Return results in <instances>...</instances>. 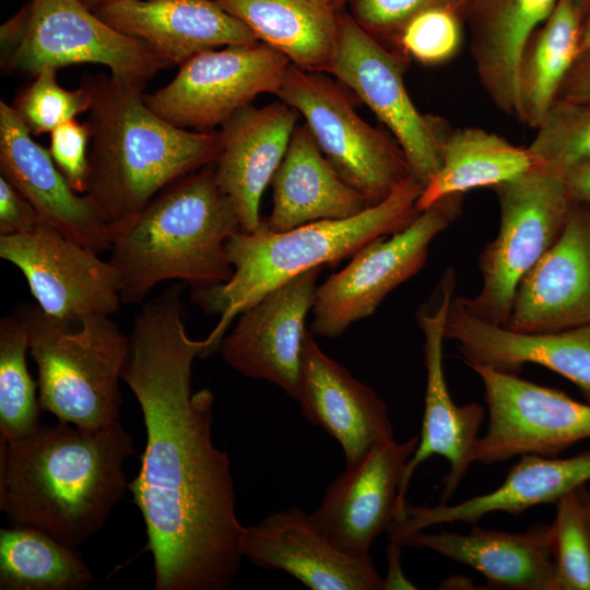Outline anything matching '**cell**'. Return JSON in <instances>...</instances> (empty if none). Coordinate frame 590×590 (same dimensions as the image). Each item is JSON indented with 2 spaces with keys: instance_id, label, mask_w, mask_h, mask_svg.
<instances>
[{
  "instance_id": "8d00e7d4",
  "label": "cell",
  "mask_w": 590,
  "mask_h": 590,
  "mask_svg": "<svg viewBox=\"0 0 590 590\" xmlns=\"http://www.w3.org/2000/svg\"><path fill=\"white\" fill-rule=\"evenodd\" d=\"M463 21V15L445 8L418 13L402 28L396 51L426 66L447 62L460 49Z\"/></svg>"
},
{
  "instance_id": "cb8c5ba5",
  "label": "cell",
  "mask_w": 590,
  "mask_h": 590,
  "mask_svg": "<svg viewBox=\"0 0 590 590\" xmlns=\"http://www.w3.org/2000/svg\"><path fill=\"white\" fill-rule=\"evenodd\" d=\"M94 12L117 31L149 44L167 67H179L205 50L259 42L212 0H116Z\"/></svg>"
},
{
  "instance_id": "e0dca14e",
  "label": "cell",
  "mask_w": 590,
  "mask_h": 590,
  "mask_svg": "<svg viewBox=\"0 0 590 590\" xmlns=\"http://www.w3.org/2000/svg\"><path fill=\"white\" fill-rule=\"evenodd\" d=\"M241 553L252 564L283 570L311 590H379L384 579L370 555L337 546L298 507L273 512L245 527Z\"/></svg>"
},
{
  "instance_id": "d6a6232c",
  "label": "cell",
  "mask_w": 590,
  "mask_h": 590,
  "mask_svg": "<svg viewBox=\"0 0 590 590\" xmlns=\"http://www.w3.org/2000/svg\"><path fill=\"white\" fill-rule=\"evenodd\" d=\"M28 329L20 306L0 321V441L21 439L39 425L40 404L26 363Z\"/></svg>"
},
{
  "instance_id": "4dcf8cb0",
  "label": "cell",
  "mask_w": 590,
  "mask_h": 590,
  "mask_svg": "<svg viewBox=\"0 0 590 590\" xmlns=\"http://www.w3.org/2000/svg\"><path fill=\"white\" fill-rule=\"evenodd\" d=\"M581 21L573 0H558L529 38L519 63L515 117L527 127L536 129L556 101L580 54Z\"/></svg>"
},
{
  "instance_id": "5bb4252c",
  "label": "cell",
  "mask_w": 590,
  "mask_h": 590,
  "mask_svg": "<svg viewBox=\"0 0 590 590\" xmlns=\"http://www.w3.org/2000/svg\"><path fill=\"white\" fill-rule=\"evenodd\" d=\"M98 255L44 221L26 233L0 235V257L23 273L37 306L69 324L120 310L119 274Z\"/></svg>"
},
{
  "instance_id": "d6986e66",
  "label": "cell",
  "mask_w": 590,
  "mask_h": 590,
  "mask_svg": "<svg viewBox=\"0 0 590 590\" xmlns=\"http://www.w3.org/2000/svg\"><path fill=\"white\" fill-rule=\"evenodd\" d=\"M590 324V210L574 202L550 250L520 282L508 329L553 332Z\"/></svg>"
},
{
  "instance_id": "7dc6e473",
  "label": "cell",
  "mask_w": 590,
  "mask_h": 590,
  "mask_svg": "<svg viewBox=\"0 0 590 590\" xmlns=\"http://www.w3.org/2000/svg\"><path fill=\"white\" fill-rule=\"evenodd\" d=\"M83 4H85L91 10L95 11L99 7L107 4L109 2L116 1V0H80Z\"/></svg>"
},
{
  "instance_id": "f546056e",
  "label": "cell",
  "mask_w": 590,
  "mask_h": 590,
  "mask_svg": "<svg viewBox=\"0 0 590 590\" xmlns=\"http://www.w3.org/2000/svg\"><path fill=\"white\" fill-rule=\"evenodd\" d=\"M441 165L423 188L416 209L423 212L442 198L514 179L539 164L528 146L482 128L448 129L440 148Z\"/></svg>"
},
{
  "instance_id": "2e32d148",
  "label": "cell",
  "mask_w": 590,
  "mask_h": 590,
  "mask_svg": "<svg viewBox=\"0 0 590 590\" xmlns=\"http://www.w3.org/2000/svg\"><path fill=\"white\" fill-rule=\"evenodd\" d=\"M321 268L308 270L245 309L220 343L224 361L246 377L279 386L296 400L308 311Z\"/></svg>"
},
{
  "instance_id": "bcb514c9",
  "label": "cell",
  "mask_w": 590,
  "mask_h": 590,
  "mask_svg": "<svg viewBox=\"0 0 590 590\" xmlns=\"http://www.w3.org/2000/svg\"><path fill=\"white\" fill-rule=\"evenodd\" d=\"M590 48V12L581 21L580 52Z\"/></svg>"
},
{
  "instance_id": "ab89813d",
  "label": "cell",
  "mask_w": 590,
  "mask_h": 590,
  "mask_svg": "<svg viewBox=\"0 0 590 590\" xmlns=\"http://www.w3.org/2000/svg\"><path fill=\"white\" fill-rule=\"evenodd\" d=\"M40 221L32 203L0 175V235L30 232Z\"/></svg>"
},
{
  "instance_id": "d4e9b609",
  "label": "cell",
  "mask_w": 590,
  "mask_h": 590,
  "mask_svg": "<svg viewBox=\"0 0 590 590\" xmlns=\"http://www.w3.org/2000/svg\"><path fill=\"white\" fill-rule=\"evenodd\" d=\"M401 546L426 548L480 573L487 585L508 590H557L553 524L514 533L474 526L467 533H411Z\"/></svg>"
},
{
  "instance_id": "484cf974",
  "label": "cell",
  "mask_w": 590,
  "mask_h": 590,
  "mask_svg": "<svg viewBox=\"0 0 590 590\" xmlns=\"http://www.w3.org/2000/svg\"><path fill=\"white\" fill-rule=\"evenodd\" d=\"M590 481V451L569 458L522 455L494 491L455 505L413 506L406 503L405 516L388 532L390 542L432 526L468 522L475 524L494 511L512 516L541 504L556 503Z\"/></svg>"
},
{
  "instance_id": "277c9868",
  "label": "cell",
  "mask_w": 590,
  "mask_h": 590,
  "mask_svg": "<svg viewBox=\"0 0 590 590\" xmlns=\"http://www.w3.org/2000/svg\"><path fill=\"white\" fill-rule=\"evenodd\" d=\"M213 164L170 184L111 234L109 262L122 304L142 302L165 281L197 288L231 279L225 243L241 227Z\"/></svg>"
},
{
  "instance_id": "9c48e42d",
  "label": "cell",
  "mask_w": 590,
  "mask_h": 590,
  "mask_svg": "<svg viewBox=\"0 0 590 590\" xmlns=\"http://www.w3.org/2000/svg\"><path fill=\"white\" fill-rule=\"evenodd\" d=\"M463 194L440 199L391 237L362 247L350 263L317 286L311 308L314 335L335 339L375 312L385 297L417 274L434 238L460 214Z\"/></svg>"
},
{
  "instance_id": "6da1fadb",
  "label": "cell",
  "mask_w": 590,
  "mask_h": 590,
  "mask_svg": "<svg viewBox=\"0 0 590 590\" xmlns=\"http://www.w3.org/2000/svg\"><path fill=\"white\" fill-rule=\"evenodd\" d=\"M181 295V284L170 285L133 319L121 379L141 408L145 447L128 489L145 524L155 590H227L245 527L228 455L212 438L214 394L192 391V364L208 344L189 337Z\"/></svg>"
},
{
  "instance_id": "7bdbcfd3",
  "label": "cell",
  "mask_w": 590,
  "mask_h": 590,
  "mask_svg": "<svg viewBox=\"0 0 590 590\" xmlns=\"http://www.w3.org/2000/svg\"><path fill=\"white\" fill-rule=\"evenodd\" d=\"M564 175L571 201L590 205V163L571 167Z\"/></svg>"
},
{
  "instance_id": "60d3db41",
  "label": "cell",
  "mask_w": 590,
  "mask_h": 590,
  "mask_svg": "<svg viewBox=\"0 0 590 590\" xmlns=\"http://www.w3.org/2000/svg\"><path fill=\"white\" fill-rule=\"evenodd\" d=\"M556 99L590 102V48L579 54Z\"/></svg>"
},
{
  "instance_id": "7a4b0ae2",
  "label": "cell",
  "mask_w": 590,
  "mask_h": 590,
  "mask_svg": "<svg viewBox=\"0 0 590 590\" xmlns=\"http://www.w3.org/2000/svg\"><path fill=\"white\" fill-rule=\"evenodd\" d=\"M133 438L119 420L96 428L58 421L0 441V509L11 526L76 547L98 532L128 488Z\"/></svg>"
},
{
  "instance_id": "e575fe53",
  "label": "cell",
  "mask_w": 590,
  "mask_h": 590,
  "mask_svg": "<svg viewBox=\"0 0 590 590\" xmlns=\"http://www.w3.org/2000/svg\"><path fill=\"white\" fill-rule=\"evenodd\" d=\"M57 69L45 68L21 91L12 107L28 131L38 135L51 132L62 122L88 111L91 99L83 86L67 90L59 85Z\"/></svg>"
},
{
  "instance_id": "681fc988",
  "label": "cell",
  "mask_w": 590,
  "mask_h": 590,
  "mask_svg": "<svg viewBox=\"0 0 590 590\" xmlns=\"http://www.w3.org/2000/svg\"><path fill=\"white\" fill-rule=\"evenodd\" d=\"M327 1L337 12H340L342 7L350 0H327Z\"/></svg>"
},
{
  "instance_id": "44dd1931",
  "label": "cell",
  "mask_w": 590,
  "mask_h": 590,
  "mask_svg": "<svg viewBox=\"0 0 590 590\" xmlns=\"http://www.w3.org/2000/svg\"><path fill=\"white\" fill-rule=\"evenodd\" d=\"M296 401L310 423L339 442L345 468L357 464L375 446L394 439L384 400L327 355L309 329L304 340Z\"/></svg>"
},
{
  "instance_id": "f6af8a7d",
  "label": "cell",
  "mask_w": 590,
  "mask_h": 590,
  "mask_svg": "<svg viewBox=\"0 0 590 590\" xmlns=\"http://www.w3.org/2000/svg\"><path fill=\"white\" fill-rule=\"evenodd\" d=\"M576 492L580 502L582 515L585 518L586 527H587L589 539H590V491L585 484V485L579 486L576 489Z\"/></svg>"
},
{
  "instance_id": "52a82bcc",
  "label": "cell",
  "mask_w": 590,
  "mask_h": 590,
  "mask_svg": "<svg viewBox=\"0 0 590 590\" xmlns=\"http://www.w3.org/2000/svg\"><path fill=\"white\" fill-rule=\"evenodd\" d=\"M493 190L500 208L499 231L479 257L480 292L461 300L473 316L505 327L520 282L556 243L574 202L564 172L546 164Z\"/></svg>"
},
{
  "instance_id": "ac0fdd59",
  "label": "cell",
  "mask_w": 590,
  "mask_h": 590,
  "mask_svg": "<svg viewBox=\"0 0 590 590\" xmlns=\"http://www.w3.org/2000/svg\"><path fill=\"white\" fill-rule=\"evenodd\" d=\"M417 444L418 436L379 444L334 479L311 512L330 541L347 553L370 555L376 538L394 521L402 474Z\"/></svg>"
},
{
  "instance_id": "8992f818",
  "label": "cell",
  "mask_w": 590,
  "mask_h": 590,
  "mask_svg": "<svg viewBox=\"0 0 590 590\" xmlns=\"http://www.w3.org/2000/svg\"><path fill=\"white\" fill-rule=\"evenodd\" d=\"M27 322L28 351L37 367L42 410L58 421L103 427L119 420L121 374L130 340L110 316H87L72 324L37 305H20Z\"/></svg>"
},
{
  "instance_id": "f907efd6",
  "label": "cell",
  "mask_w": 590,
  "mask_h": 590,
  "mask_svg": "<svg viewBox=\"0 0 590 590\" xmlns=\"http://www.w3.org/2000/svg\"><path fill=\"white\" fill-rule=\"evenodd\" d=\"M588 206H589V210H590V205H588Z\"/></svg>"
},
{
  "instance_id": "836d02e7",
  "label": "cell",
  "mask_w": 590,
  "mask_h": 590,
  "mask_svg": "<svg viewBox=\"0 0 590 590\" xmlns=\"http://www.w3.org/2000/svg\"><path fill=\"white\" fill-rule=\"evenodd\" d=\"M535 130L528 149L539 164L566 172L590 163V102L556 99Z\"/></svg>"
},
{
  "instance_id": "f35d334b",
  "label": "cell",
  "mask_w": 590,
  "mask_h": 590,
  "mask_svg": "<svg viewBox=\"0 0 590 590\" xmlns=\"http://www.w3.org/2000/svg\"><path fill=\"white\" fill-rule=\"evenodd\" d=\"M90 141L87 122L81 123L76 119L67 120L50 132V155L78 193L86 191Z\"/></svg>"
},
{
  "instance_id": "9a60e30c",
  "label": "cell",
  "mask_w": 590,
  "mask_h": 590,
  "mask_svg": "<svg viewBox=\"0 0 590 590\" xmlns=\"http://www.w3.org/2000/svg\"><path fill=\"white\" fill-rule=\"evenodd\" d=\"M455 281L453 270L450 269L441 281L437 305L423 308L417 314V322L424 335V414L417 447L406 462L400 482L394 521L405 516V495L410 481L424 461L440 456L449 464V471L442 479L440 503H447L453 495L474 462L472 453L485 416L484 409L476 402L457 405L451 399L444 373L445 323L453 297Z\"/></svg>"
},
{
  "instance_id": "d590c367",
  "label": "cell",
  "mask_w": 590,
  "mask_h": 590,
  "mask_svg": "<svg viewBox=\"0 0 590 590\" xmlns=\"http://www.w3.org/2000/svg\"><path fill=\"white\" fill-rule=\"evenodd\" d=\"M555 504L552 524L557 590H590V539L577 492Z\"/></svg>"
},
{
  "instance_id": "30bf717a",
  "label": "cell",
  "mask_w": 590,
  "mask_h": 590,
  "mask_svg": "<svg viewBox=\"0 0 590 590\" xmlns=\"http://www.w3.org/2000/svg\"><path fill=\"white\" fill-rule=\"evenodd\" d=\"M410 58L387 48L349 13L338 14V39L328 73L351 88L391 131L412 176L425 187L441 165L445 121L423 115L403 75Z\"/></svg>"
},
{
  "instance_id": "ba28073f",
  "label": "cell",
  "mask_w": 590,
  "mask_h": 590,
  "mask_svg": "<svg viewBox=\"0 0 590 590\" xmlns=\"http://www.w3.org/2000/svg\"><path fill=\"white\" fill-rule=\"evenodd\" d=\"M321 73L291 63L276 96L303 116L340 177L369 205L377 204L412 177L410 165L397 141L362 119L346 94Z\"/></svg>"
},
{
  "instance_id": "ee69618b",
  "label": "cell",
  "mask_w": 590,
  "mask_h": 590,
  "mask_svg": "<svg viewBox=\"0 0 590 590\" xmlns=\"http://www.w3.org/2000/svg\"><path fill=\"white\" fill-rule=\"evenodd\" d=\"M401 545L394 542H390L387 550L388 557V573L384 579L382 589H416V587L409 581L401 569Z\"/></svg>"
},
{
  "instance_id": "4fadbf2b",
  "label": "cell",
  "mask_w": 590,
  "mask_h": 590,
  "mask_svg": "<svg viewBox=\"0 0 590 590\" xmlns=\"http://www.w3.org/2000/svg\"><path fill=\"white\" fill-rule=\"evenodd\" d=\"M468 366L482 380L488 410L486 432L473 449L474 462L492 464L522 455L555 457L590 438V402L516 374Z\"/></svg>"
},
{
  "instance_id": "f1b7e54d",
  "label": "cell",
  "mask_w": 590,
  "mask_h": 590,
  "mask_svg": "<svg viewBox=\"0 0 590 590\" xmlns=\"http://www.w3.org/2000/svg\"><path fill=\"white\" fill-rule=\"evenodd\" d=\"M212 1L292 64L328 73L337 46L339 12L327 0Z\"/></svg>"
},
{
  "instance_id": "7402d4cb",
  "label": "cell",
  "mask_w": 590,
  "mask_h": 590,
  "mask_svg": "<svg viewBox=\"0 0 590 590\" xmlns=\"http://www.w3.org/2000/svg\"><path fill=\"white\" fill-rule=\"evenodd\" d=\"M445 338L455 341L467 365L516 374L524 364L546 367L576 385L590 402V324L553 332H520L473 316L453 296Z\"/></svg>"
},
{
  "instance_id": "b9f144b4",
  "label": "cell",
  "mask_w": 590,
  "mask_h": 590,
  "mask_svg": "<svg viewBox=\"0 0 590 590\" xmlns=\"http://www.w3.org/2000/svg\"><path fill=\"white\" fill-rule=\"evenodd\" d=\"M30 14V3H26L15 15L2 24L0 35L1 48L4 50V55H2L4 62L21 44L28 26Z\"/></svg>"
},
{
  "instance_id": "83f0119b",
  "label": "cell",
  "mask_w": 590,
  "mask_h": 590,
  "mask_svg": "<svg viewBox=\"0 0 590 590\" xmlns=\"http://www.w3.org/2000/svg\"><path fill=\"white\" fill-rule=\"evenodd\" d=\"M558 0H473L465 13L470 52L480 83L492 103L516 117L518 71L533 32Z\"/></svg>"
},
{
  "instance_id": "4316f807",
  "label": "cell",
  "mask_w": 590,
  "mask_h": 590,
  "mask_svg": "<svg viewBox=\"0 0 590 590\" xmlns=\"http://www.w3.org/2000/svg\"><path fill=\"white\" fill-rule=\"evenodd\" d=\"M270 184L273 208L264 222L273 232L352 217L370 206L358 190L340 177L306 123L296 126Z\"/></svg>"
},
{
  "instance_id": "7c38bea8",
  "label": "cell",
  "mask_w": 590,
  "mask_h": 590,
  "mask_svg": "<svg viewBox=\"0 0 590 590\" xmlns=\"http://www.w3.org/2000/svg\"><path fill=\"white\" fill-rule=\"evenodd\" d=\"M291 61L269 45L226 46L199 52L145 104L173 125L211 131L260 94L276 95Z\"/></svg>"
},
{
  "instance_id": "ffe728a7",
  "label": "cell",
  "mask_w": 590,
  "mask_h": 590,
  "mask_svg": "<svg viewBox=\"0 0 590 590\" xmlns=\"http://www.w3.org/2000/svg\"><path fill=\"white\" fill-rule=\"evenodd\" d=\"M0 169L32 203L42 221L97 253L110 249L108 225L95 202L71 188L49 150L32 138L15 109L3 101Z\"/></svg>"
},
{
  "instance_id": "5b68a950",
  "label": "cell",
  "mask_w": 590,
  "mask_h": 590,
  "mask_svg": "<svg viewBox=\"0 0 590 590\" xmlns=\"http://www.w3.org/2000/svg\"><path fill=\"white\" fill-rule=\"evenodd\" d=\"M423 185L413 176L381 202L352 217L309 223L273 232L261 221L253 232L237 231L225 243L233 268L228 281L192 290L191 299L206 314L220 316L205 338L208 352L245 309L297 275L353 257L371 240L406 227L417 215Z\"/></svg>"
},
{
  "instance_id": "1f68e13d",
  "label": "cell",
  "mask_w": 590,
  "mask_h": 590,
  "mask_svg": "<svg viewBox=\"0 0 590 590\" xmlns=\"http://www.w3.org/2000/svg\"><path fill=\"white\" fill-rule=\"evenodd\" d=\"M93 581L75 547L32 527L0 530L1 590H84Z\"/></svg>"
},
{
  "instance_id": "74e56055",
  "label": "cell",
  "mask_w": 590,
  "mask_h": 590,
  "mask_svg": "<svg viewBox=\"0 0 590 590\" xmlns=\"http://www.w3.org/2000/svg\"><path fill=\"white\" fill-rule=\"evenodd\" d=\"M473 0H350L354 20L379 42L397 44L404 25L426 10L445 8L464 16Z\"/></svg>"
},
{
  "instance_id": "3957f363",
  "label": "cell",
  "mask_w": 590,
  "mask_h": 590,
  "mask_svg": "<svg viewBox=\"0 0 590 590\" xmlns=\"http://www.w3.org/2000/svg\"><path fill=\"white\" fill-rule=\"evenodd\" d=\"M91 104V151L85 193L102 212L111 234L174 181L213 164L219 131L179 128L153 111L143 91L111 75L81 80Z\"/></svg>"
},
{
  "instance_id": "8fae6325",
  "label": "cell",
  "mask_w": 590,
  "mask_h": 590,
  "mask_svg": "<svg viewBox=\"0 0 590 590\" xmlns=\"http://www.w3.org/2000/svg\"><path fill=\"white\" fill-rule=\"evenodd\" d=\"M26 33L5 67L42 69L98 63L120 83L142 90L166 63L145 42L123 34L80 0H31Z\"/></svg>"
},
{
  "instance_id": "c3c4849f",
  "label": "cell",
  "mask_w": 590,
  "mask_h": 590,
  "mask_svg": "<svg viewBox=\"0 0 590 590\" xmlns=\"http://www.w3.org/2000/svg\"><path fill=\"white\" fill-rule=\"evenodd\" d=\"M573 2L578 8L581 17H583L588 12H590V0H573Z\"/></svg>"
},
{
  "instance_id": "603a6c76",
  "label": "cell",
  "mask_w": 590,
  "mask_h": 590,
  "mask_svg": "<svg viewBox=\"0 0 590 590\" xmlns=\"http://www.w3.org/2000/svg\"><path fill=\"white\" fill-rule=\"evenodd\" d=\"M299 116L282 101L262 107L250 104L219 130L214 177L234 205L243 231L253 232L261 224L262 193L285 155Z\"/></svg>"
}]
</instances>
